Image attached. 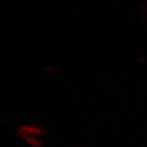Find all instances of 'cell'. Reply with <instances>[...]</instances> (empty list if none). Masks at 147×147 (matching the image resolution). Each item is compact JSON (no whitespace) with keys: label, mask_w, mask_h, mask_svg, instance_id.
<instances>
[{"label":"cell","mask_w":147,"mask_h":147,"mask_svg":"<svg viewBox=\"0 0 147 147\" xmlns=\"http://www.w3.org/2000/svg\"><path fill=\"white\" fill-rule=\"evenodd\" d=\"M18 131L24 132V133L30 134V135L42 137L46 134V130L39 124L36 123H25V124L20 125L18 128Z\"/></svg>","instance_id":"1"},{"label":"cell","mask_w":147,"mask_h":147,"mask_svg":"<svg viewBox=\"0 0 147 147\" xmlns=\"http://www.w3.org/2000/svg\"><path fill=\"white\" fill-rule=\"evenodd\" d=\"M16 135L20 139L24 141L27 145L30 147H42L43 146V142L41 140V137L38 136L30 135V134L24 133L21 131H16Z\"/></svg>","instance_id":"2"}]
</instances>
